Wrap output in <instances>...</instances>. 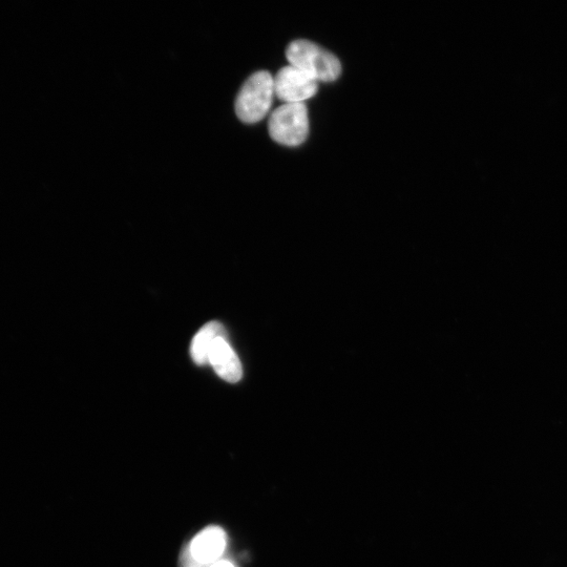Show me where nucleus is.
Segmentation results:
<instances>
[{
  "instance_id": "1",
  "label": "nucleus",
  "mask_w": 567,
  "mask_h": 567,
  "mask_svg": "<svg viewBox=\"0 0 567 567\" xmlns=\"http://www.w3.org/2000/svg\"><path fill=\"white\" fill-rule=\"evenodd\" d=\"M286 57L290 66L318 82L335 81L342 73L338 57L308 40L291 42L286 50Z\"/></svg>"
},
{
  "instance_id": "2",
  "label": "nucleus",
  "mask_w": 567,
  "mask_h": 567,
  "mask_svg": "<svg viewBox=\"0 0 567 567\" xmlns=\"http://www.w3.org/2000/svg\"><path fill=\"white\" fill-rule=\"evenodd\" d=\"M275 96V79L269 72L252 74L244 82L236 99L238 118L247 124L260 122L269 113Z\"/></svg>"
},
{
  "instance_id": "3",
  "label": "nucleus",
  "mask_w": 567,
  "mask_h": 567,
  "mask_svg": "<svg viewBox=\"0 0 567 567\" xmlns=\"http://www.w3.org/2000/svg\"><path fill=\"white\" fill-rule=\"evenodd\" d=\"M270 137L286 146H299L309 133L308 110L305 103H284L273 111L268 121Z\"/></svg>"
},
{
  "instance_id": "4",
  "label": "nucleus",
  "mask_w": 567,
  "mask_h": 567,
  "mask_svg": "<svg viewBox=\"0 0 567 567\" xmlns=\"http://www.w3.org/2000/svg\"><path fill=\"white\" fill-rule=\"evenodd\" d=\"M273 79L276 96L284 103H304L319 89L317 80L290 65L282 68Z\"/></svg>"
},
{
  "instance_id": "5",
  "label": "nucleus",
  "mask_w": 567,
  "mask_h": 567,
  "mask_svg": "<svg viewBox=\"0 0 567 567\" xmlns=\"http://www.w3.org/2000/svg\"><path fill=\"white\" fill-rule=\"evenodd\" d=\"M227 546V535L219 527H208L189 544L188 550L199 562L212 565L221 560Z\"/></svg>"
},
{
  "instance_id": "6",
  "label": "nucleus",
  "mask_w": 567,
  "mask_h": 567,
  "mask_svg": "<svg viewBox=\"0 0 567 567\" xmlns=\"http://www.w3.org/2000/svg\"><path fill=\"white\" fill-rule=\"evenodd\" d=\"M209 364L227 383L236 384L242 380V364L237 353L229 345L227 338L216 340L209 353Z\"/></svg>"
},
{
  "instance_id": "7",
  "label": "nucleus",
  "mask_w": 567,
  "mask_h": 567,
  "mask_svg": "<svg viewBox=\"0 0 567 567\" xmlns=\"http://www.w3.org/2000/svg\"><path fill=\"white\" fill-rule=\"evenodd\" d=\"M226 336V331L219 322L214 321L204 325L192 342L191 355L193 361L199 366L209 364V353L216 340L226 338Z\"/></svg>"
},
{
  "instance_id": "8",
  "label": "nucleus",
  "mask_w": 567,
  "mask_h": 567,
  "mask_svg": "<svg viewBox=\"0 0 567 567\" xmlns=\"http://www.w3.org/2000/svg\"><path fill=\"white\" fill-rule=\"evenodd\" d=\"M182 566L183 567H209V565L203 564L197 561L189 552L188 548L182 554Z\"/></svg>"
},
{
  "instance_id": "9",
  "label": "nucleus",
  "mask_w": 567,
  "mask_h": 567,
  "mask_svg": "<svg viewBox=\"0 0 567 567\" xmlns=\"http://www.w3.org/2000/svg\"><path fill=\"white\" fill-rule=\"evenodd\" d=\"M209 567H236L234 563H231L228 560H220Z\"/></svg>"
}]
</instances>
